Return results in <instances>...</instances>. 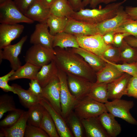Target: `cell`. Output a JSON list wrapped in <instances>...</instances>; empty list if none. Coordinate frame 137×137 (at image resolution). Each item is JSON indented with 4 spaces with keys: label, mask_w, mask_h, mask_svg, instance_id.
Segmentation results:
<instances>
[{
    "label": "cell",
    "mask_w": 137,
    "mask_h": 137,
    "mask_svg": "<svg viewBox=\"0 0 137 137\" xmlns=\"http://www.w3.org/2000/svg\"><path fill=\"white\" fill-rule=\"evenodd\" d=\"M54 60L58 70L87 79L92 83L96 81V73L79 55L70 49L54 48Z\"/></svg>",
    "instance_id": "obj_1"
},
{
    "label": "cell",
    "mask_w": 137,
    "mask_h": 137,
    "mask_svg": "<svg viewBox=\"0 0 137 137\" xmlns=\"http://www.w3.org/2000/svg\"><path fill=\"white\" fill-rule=\"evenodd\" d=\"M127 0L110 3L102 8L82 9L74 11L70 18L91 24H97L115 16L120 7Z\"/></svg>",
    "instance_id": "obj_2"
},
{
    "label": "cell",
    "mask_w": 137,
    "mask_h": 137,
    "mask_svg": "<svg viewBox=\"0 0 137 137\" xmlns=\"http://www.w3.org/2000/svg\"><path fill=\"white\" fill-rule=\"evenodd\" d=\"M34 21L26 16L19 9L12 0H5L0 3V23L15 24H31Z\"/></svg>",
    "instance_id": "obj_3"
},
{
    "label": "cell",
    "mask_w": 137,
    "mask_h": 137,
    "mask_svg": "<svg viewBox=\"0 0 137 137\" xmlns=\"http://www.w3.org/2000/svg\"><path fill=\"white\" fill-rule=\"evenodd\" d=\"M73 110L80 119L98 116L105 112L107 111L105 104L88 96L78 100Z\"/></svg>",
    "instance_id": "obj_4"
},
{
    "label": "cell",
    "mask_w": 137,
    "mask_h": 137,
    "mask_svg": "<svg viewBox=\"0 0 137 137\" xmlns=\"http://www.w3.org/2000/svg\"><path fill=\"white\" fill-rule=\"evenodd\" d=\"M108 112L115 117L120 118L130 124L137 125V121L132 116L130 110L134 105L133 101L116 99L105 104Z\"/></svg>",
    "instance_id": "obj_5"
},
{
    "label": "cell",
    "mask_w": 137,
    "mask_h": 137,
    "mask_svg": "<svg viewBox=\"0 0 137 137\" xmlns=\"http://www.w3.org/2000/svg\"><path fill=\"white\" fill-rule=\"evenodd\" d=\"M58 77L60 84V100L61 115L65 119L73 111L78 100L72 94L69 89L66 74L58 70Z\"/></svg>",
    "instance_id": "obj_6"
},
{
    "label": "cell",
    "mask_w": 137,
    "mask_h": 137,
    "mask_svg": "<svg viewBox=\"0 0 137 137\" xmlns=\"http://www.w3.org/2000/svg\"><path fill=\"white\" fill-rule=\"evenodd\" d=\"M55 53L40 45H33L26 52L25 61L42 67L54 60Z\"/></svg>",
    "instance_id": "obj_7"
},
{
    "label": "cell",
    "mask_w": 137,
    "mask_h": 137,
    "mask_svg": "<svg viewBox=\"0 0 137 137\" xmlns=\"http://www.w3.org/2000/svg\"><path fill=\"white\" fill-rule=\"evenodd\" d=\"M79 47L92 53L100 57L111 45L104 42L102 36L97 34L85 36H76Z\"/></svg>",
    "instance_id": "obj_8"
},
{
    "label": "cell",
    "mask_w": 137,
    "mask_h": 137,
    "mask_svg": "<svg viewBox=\"0 0 137 137\" xmlns=\"http://www.w3.org/2000/svg\"><path fill=\"white\" fill-rule=\"evenodd\" d=\"M27 38V36H24L17 43L7 45L2 49L3 50L0 49V62L3 59L8 60L10 62L12 69L15 71L21 66L19 56Z\"/></svg>",
    "instance_id": "obj_9"
},
{
    "label": "cell",
    "mask_w": 137,
    "mask_h": 137,
    "mask_svg": "<svg viewBox=\"0 0 137 137\" xmlns=\"http://www.w3.org/2000/svg\"><path fill=\"white\" fill-rule=\"evenodd\" d=\"M69 89L78 100L88 96L93 83L84 78L66 74Z\"/></svg>",
    "instance_id": "obj_10"
},
{
    "label": "cell",
    "mask_w": 137,
    "mask_h": 137,
    "mask_svg": "<svg viewBox=\"0 0 137 137\" xmlns=\"http://www.w3.org/2000/svg\"><path fill=\"white\" fill-rule=\"evenodd\" d=\"M48 28L46 22L37 24L30 36V42L33 45L39 44L55 52L53 47L54 36L50 33Z\"/></svg>",
    "instance_id": "obj_11"
},
{
    "label": "cell",
    "mask_w": 137,
    "mask_h": 137,
    "mask_svg": "<svg viewBox=\"0 0 137 137\" xmlns=\"http://www.w3.org/2000/svg\"><path fill=\"white\" fill-rule=\"evenodd\" d=\"M64 31L75 36L99 34L96 24H91L69 18Z\"/></svg>",
    "instance_id": "obj_12"
},
{
    "label": "cell",
    "mask_w": 137,
    "mask_h": 137,
    "mask_svg": "<svg viewBox=\"0 0 137 137\" xmlns=\"http://www.w3.org/2000/svg\"><path fill=\"white\" fill-rule=\"evenodd\" d=\"M60 90V83L58 77L43 88L42 98H44L47 100L55 110L62 116Z\"/></svg>",
    "instance_id": "obj_13"
},
{
    "label": "cell",
    "mask_w": 137,
    "mask_h": 137,
    "mask_svg": "<svg viewBox=\"0 0 137 137\" xmlns=\"http://www.w3.org/2000/svg\"><path fill=\"white\" fill-rule=\"evenodd\" d=\"M130 19L124 7L121 5L115 16L96 24L99 34L103 36L108 32L113 31Z\"/></svg>",
    "instance_id": "obj_14"
},
{
    "label": "cell",
    "mask_w": 137,
    "mask_h": 137,
    "mask_svg": "<svg viewBox=\"0 0 137 137\" xmlns=\"http://www.w3.org/2000/svg\"><path fill=\"white\" fill-rule=\"evenodd\" d=\"M40 103L51 116L55 125L59 137H73L65 119L55 110L48 101L44 98H42Z\"/></svg>",
    "instance_id": "obj_15"
},
{
    "label": "cell",
    "mask_w": 137,
    "mask_h": 137,
    "mask_svg": "<svg viewBox=\"0 0 137 137\" xmlns=\"http://www.w3.org/2000/svg\"><path fill=\"white\" fill-rule=\"evenodd\" d=\"M131 76L124 73L122 75L107 84L108 99H121L126 95L128 83Z\"/></svg>",
    "instance_id": "obj_16"
},
{
    "label": "cell",
    "mask_w": 137,
    "mask_h": 137,
    "mask_svg": "<svg viewBox=\"0 0 137 137\" xmlns=\"http://www.w3.org/2000/svg\"><path fill=\"white\" fill-rule=\"evenodd\" d=\"M24 29L22 25L1 24L0 25V49H2L10 44L11 42L18 38Z\"/></svg>",
    "instance_id": "obj_17"
},
{
    "label": "cell",
    "mask_w": 137,
    "mask_h": 137,
    "mask_svg": "<svg viewBox=\"0 0 137 137\" xmlns=\"http://www.w3.org/2000/svg\"><path fill=\"white\" fill-rule=\"evenodd\" d=\"M28 111H24L19 120L11 126L0 128V137H23L27 124Z\"/></svg>",
    "instance_id": "obj_18"
},
{
    "label": "cell",
    "mask_w": 137,
    "mask_h": 137,
    "mask_svg": "<svg viewBox=\"0 0 137 137\" xmlns=\"http://www.w3.org/2000/svg\"><path fill=\"white\" fill-rule=\"evenodd\" d=\"M88 137H109L101 125L98 116L80 119Z\"/></svg>",
    "instance_id": "obj_19"
},
{
    "label": "cell",
    "mask_w": 137,
    "mask_h": 137,
    "mask_svg": "<svg viewBox=\"0 0 137 137\" xmlns=\"http://www.w3.org/2000/svg\"><path fill=\"white\" fill-rule=\"evenodd\" d=\"M70 49L81 57L95 73L103 67L107 63L100 57L80 47Z\"/></svg>",
    "instance_id": "obj_20"
},
{
    "label": "cell",
    "mask_w": 137,
    "mask_h": 137,
    "mask_svg": "<svg viewBox=\"0 0 137 137\" xmlns=\"http://www.w3.org/2000/svg\"><path fill=\"white\" fill-rule=\"evenodd\" d=\"M58 69L54 60L41 67L37 74L36 79L43 88L58 77Z\"/></svg>",
    "instance_id": "obj_21"
},
{
    "label": "cell",
    "mask_w": 137,
    "mask_h": 137,
    "mask_svg": "<svg viewBox=\"0 0 137 137\" xmlns=\"http://www.w3.org/2000/svg\"><path fill=\"white\" fill-rule=\"evenodd\" d=\"M27 18L39 23L46 22L51 14L50 8L44 6L39 0L35 2L24 14Z\"/></svg>",
    "instance_id": "obj_22"
},
{
    "label": "cell",
    "mask_w": 137,
    "mask_h": 137,
    "mask_svg": "<svg viewBox=\"0 0 137 137\" xmlns=\"http://www.w3.org/2000/svg\"><path fill=\"white\" fill-rule=\"evenodd\" d=\"M115 117L106 111L98 116L99 119L109 137H116L121 133L120 125Z\"/></svg>",
    "instance_id": "obj_23"
},
{
    "label": "cell",
    "mask_w": 137,
    "mask_h": 137,
    "mask_svg": "<svg viewBox=\"0 0 137 137\" xmlns=\"http://www.w3.org/2000/svg\"><path fill=\"white\" fill-rule=\"evenodd\" d=\"M124 73L112 64L107 63L103 67L96 73V79L95 82L107 84L119 77Z\"/></svg>",
    "instance_id": "obj_24"
},
{
    "label": "cell",
    "mask_w": 137,
    "mask_h": 137,
    "mask_svg": "<svg viewBox=\"0 0 137 137\" xmlns=\"http://www.w3.org/2000/svg\"><path fill=\"white\" fill-rule=\"evenodd\" d=\"M54 48L56 47L62 49L79 47L76 36L63 31L54 36L53 43Z\"/></svg>",
    "instance_id": "obj_25"
},
{
    "label": "cell",
    "mask_w": 137,
    "mask_h": 137,
    "mask_svg": "<svg viewBox=\"0 0 137 137\" xmlns=\"http://www.w3.org/2000/svg\"><path fill=\"white\" fill-rule=\"evenodd\" d=\"M41 67L26 62L15 71L14 74L10 77V80L12 81L21 78H26L30 80L36 79L37 74Z\"/></svg>",
    "instance_id": "obj_26"
},
{
    "label": "cell",
    "mask_w": 137,
    "mask_h": 137,
    "mask_svg": "<svg viewBox=\"0 0 137 137\" xmlns=\"http://www.w3.org/2000/svg\"><path fill=\"white\" fill-rule=\"evenodd\" d=\"M12 86L18 95L21 104L25 108L29 109L33 106L40 103L41 98L37 97L25 90L16 84H13Z\"/></svg>",
    "instance_id": "obj_27"
},
{
    "label": "cell",
    "mask_w": 137,
    "mask_h": 137,
    "mask_svg": "<svg viewBox=\"0 0 137 137\" xmlns=\"http://www.w3.org/2000/svg\"><path fill=\"white\" fill-rule=\"evenodd\" d=\"M51 14L61 17H71L74 11L68 0H57L50 8Z\"/></svg>",
    "instance_id": "obj_28"
},
{
    "label": "cell",
    "mask_w": 137,
    "mask_h": 137,
    "mask_svg": "<svg viewBox=\"0 0 137 137\" xmlns=\"http://www.w3.org/2000/svg\"><path fill=\"white\" fill-rule=\"evenodd\" d=\"M107 83H93L87 96L99 102L105 103L108 99Z\"/></svg>",
    "instance_id": "obj_29"
},
{
    "label": "cell",
    "mask_w": 137,
    "mask_h": 137,
    "mask_svg": "<svg viewBox=\"0 0 137 137\" xmlns=\"http://www.w3.org/2000/svg\"><path fill=\"white\" fill-rule=\"evenodd\" d=\"M68 20V18L59 17L51 14L46 21L50 33L54 36L64 31Z\"/></svg>",
    "instance_id": "obj_30"
},
{
    "label": "cell",
    "mask_w": 137,
    "mask_h": 137,
    "mask_svg": "<svg viewBox=\"0 0 137 137\" xmlns=\"http://www.w3.org/2000/svg\"><path fill=\"white\" fill-rule=\"evenodd\" d=\"M119 49L120 62L122 63H136L137 58V48L133 47L124 40Z\"/></svg>",
    "instance_id": "obj_31"
},
{
    "label": "cell",
    "mask_w": 137,
    "mask_h": 137,
    "mask_svg": "<svg viewBox=\"0 0 137 137\" xmlns=\"http://www.w3.org/2000/svg\"><path fill=\"white\" fill-rule=\"evenodd\" d=\"M28 109L27 123L39 127L45 108L39 103L33 106Z\"/></svg>",
    "instance_id": "obj_32"
},
{
    "label": "cell",
    "mask_w": 137,
    "mask_h": 137,
    "mask_svg": "<svg viewBox=\"0 0 137 137\" xmlns=\"http://www.w3.org/2000/svg\"><path fill=\"white\" fill-rule=\"evenodd\" d=\"M39 127L46 132L49 137H59L55 123L45 109Z\"/></svg>",
    "instance_id": "obj_33"
},
{
    "label": "cell",
    "mask_w": 137,
    "mask_h": 137,
    "mask_svg": "<svg viewBox=\"0 0 137 137\" xmlns=\"http://www.w3.org/2000/svg\"><path fill=\"white\" fill-rule=\"evenodd\" d=\"M75 137H82L83 136V127L80 119L72 111L65 119Z\"/></svg>",
    "instance_id": "obj_34"
},
{
    "label": "cell",
    "mask_w": 137,
    "mask_h": 137,
    "mask_svg": "<svg viewBox=\"0 0 137 137\" xmlns=\"http://www.w3.org/2000/svg\"><path fill=\"white\" fill-rule=\"evenodd\" d=\"M13 98L12 96L7 94L0 96V119L4 114L16 109Z\"/></svg>",
    "instance_id": "obj_35"
},
{
    "label": "cell",
    "mask_w": 137,
    "mask_h": 137,
    "mask_svg": "<svg viewBox=\"0 0 137 137\" xmlns=\"http://www.w3.org/2000/svg\"><path fill=\"white\" fill-rule=\"evenodd\" d=\"M24 111L23 110L16 108L9 112L6 116L0 121V128H6L12 126L19 120Z\"/></svg>",
    "instance_id": "obj_36"
},
{
    "label": "cell",
    "mask_w": 137,
    "mask_h": 137,
    "mask_svg": "<svg viewBox=\"0 0 137 137\" xmlns=\"http://www.w3.org/2000/svg\"><path fill=\"white\" fill-rule=\"evenodd\" d=\"M114 32L126 33L137 38V19H130L113 31Z\"/></svg>",
    "instance_id": "obj_37"
},
{
    "label": "cell",
    "mask_w": 137,
    "mask_h": 137,
    "mask_svg": "<svg viewBox=\"0 0 137 137\" xmlns=\"http://www.w3.org/2000/svg\"><path fill=\"white\" fill-rule=\"evenodd\" d=\"M101 57L103 59L114 63L120 62L119 48L111 45Z\"/></svg>",
    "instance_id": "obj_38"
},
{
    "label": "cell",
    "mask_w": 137,
    "mask_h": 137,
    "mask_svg": "<svg viewBox=\"0 0 137 137\" xmlns=\"http://www.w3.org/2000/svg\"><path fill=\"white\" fill-rule=\"evenodd\" d=\"M107 63L113 65L122 72L127 73L132 76H137V63H123L118 64L109 62L103 59Z\"/></svg>",
    "instance_id": "obj_39"
},
{
    "label": "cell",
    "mask_w": 137,
    "mask_h": 137,
    "mask_svg": "<svg viewBox=\"0 0 137 137\" xmlns=\"http://www.w3.org/2000/svg\"><path fill=\"white\" fill-rule=\"evenodd\" d=\"M25 137H48V135L39 127L27 123L25 130Z\"/></svg>",
    "instance_id": "obj_40"
},
{
    "label": "cell",
    "mask_w": 137,
    "mask_h": 137,
    "mask_svg": "<svg viewBox=\"0 0 137 137\" xmlns=\"http://www.w3.org/2000/svg\"><path fill=\"white\" fill-rule=\"evenodd\" d=\"M126 95L137 99V76H132L130 78L128 84Z\"/></svg>",
    "instance_id": "obj_41"
},
{
    "label": "cell",
    "mask_w": 137,
    "mask_h": 137,
    "mask_svg": "<svg viewBox=\"0 0 137 137\" xmlns=\"http://www.w3.org/2000/svg\"><path fill=\"white\" fill-rule=\"evenodd\" d=\"M30 80L29 83V87L28 90L35 96L42 98L43 88L36 79Z\"/></svg>",
    "instance_id": "obj_42"
},
{
    "label": "cell",
    "mask_w": 137,
    "mask_h": 137,
    "mask_svg": "<svg viewBox=\"0 0 137 137\" xmlns=\"http://www.w3.org/2000/svg\"><path fill=\"white\" fill-rule=\"evenodd\" d=\"M38 0H14L15 4L23 14L36 1Z\"/></svg>",
    "instance_id": "obj_43"
},
{
    "label": "cell",
    "mask_w": 137,
    "mask_h": 137,
    "mask_svg": "<svg viewBox=\"0 0 137 137\" xmlns=\"http://www.w3.org/2000/svg\"><path fill=\"white\" fill-rule=\"evenodd\" d=\"M131 35L126 33H117L114 35L113 45L117 47H119L121 45L124 39L126 37Z\"/></svg>",
    "instance_id": "obj_44"
},
{
    "label": "cell",
    "mask_w": 137,
    "mask_h": 137,
    "mask_svg": "<svg viewBox=\"0 0 137 137\" xmlns=\"http://www.w3.org/2000/svg\"><path fill=\"white\" fill-rule=\"evenodd\" d=\"M125 10L131 19H137V7L127 6Z\"/></svg>",
    "instance_id": "obj_45"
},
{
    "label": "cell",
    "mask_w": 137,
    "mask_h": 137,
    "mask_svg": "<svg viewBox=\"0 0 137 137\" xmlns=\"http://www.w3.org/2000/svg\"><path fill=\"white\" fill-rule=\"evenodd\" d=\"M75 11L84 8L81 0H68Z\"/></svg>",
    "instance_id": "obj_46"
},
{
    "label": "cell",
    "mask_w": 137,
    "mask_h": 137,
    "mask_svg": "<svg viewBox=\"0 0 137 137\" xmlns=\"http://www.w3.org/2000/svg\"><path fill=\"white\" fill-rule=\"evenodd\" d=\"M115 33L114 31H111L102 36L104 41L106 44L107 45L113 44Z\"/></svg>",
    "instance_id": "obj_47"
},
{
    "label": "cell",
    "mask_w": 137,
    "mask_h": 137,
    "mask_svg": "<svg viewBox=\"0 0 137 137\" xmlns=\"http://www.w3.org/2000/svg\"><path fill=\"white\" fill-rule=\"evenodd\" d=\"M8 82L5 81H0V88L5 92H11L16 94L13 88L11 85H9Z\"/></svg>",
    "instance_id": "obj_48"
},
{
    "label": "cell",
    "mask_w": 137,
    "mask_h": 137,
    "mask_svg": "<svg viewBox=\"0 0 137 137\" xmlns=\"http://www.w3.org/2000/svg\"><path fill=\"white\" fill-rule=\"evenodd\" d=\"M124 40L131 46L137 48V38L132 36L126 37Z\"/></svg>",
    "instance_id": "obj_49"
},
{
    "label": "cell",
    "mask_w": 137,
    "mask_h": 137,
    "mask_svg": "<svg viewBox=\"0 0 137 137\" xmlns=\"http://www.w3.org/2000/svg\"><path fill=\"white\" fill-rule=\"evenodd\" d=\"M15 71L12 70L8 73L0 77V81H5L8 82L10 81V77L14 74Z\"/></svg>",
    "instance_id": "obj_50"
},
{
    "label": "cell",
    "mask_w": 137,
    "mask_h": 137,
    "mask_svg": "<svg viewBox=\"0 0 137 137\" xmlns=\"http://www.w3.org/2000/svg\"><path fill=\"white\" fill-rule=\"evenodd\" d=\"M57 0H39L45 7L49 8Z\"/></svg>",
    "instance_id": "obj_51"
},
{
    "label": "cell",
    "mask_w": 137,
    "mask_h": 137,
    "mask_svg": "<svg viewBox=\"0 0 137 137\" xmlns=\"http://www.w3.org/2000/svg\"><path fill=\"white\" fill-rule=\"evenodd\" d=\"M102 0H91L90 4V7L92 8H95L97 6L101 3Z\"/></svg>",
    "instance_id": "obj_52"
},
{
    "label": "cell",
    "mask_w": 137,
    "mask_h": 137,
    "mask_svg": "<svg viewBox=\"0 0 137 137\" xmlns=\"http://www.w3.org/2000/svg\"><path fill=\"white\" fill-rule=\"evenodd\" d=\"M117 0H102L101 3H103L106 4L110 3H111L114 2Z\"/></svg>",
    "instance_id": "obj_53"
},
{
    "label": "cell",
    "mask_w": 137,
    "mask_h": 137,
    "mask_svg": "<svg viewBox=\"0 0 137 137\" xmlns=\"http://www.w3.org/2000/svg\"><path fill=\"white\" fill-rule=\"evenodd\" d=\"M91 0H83L82 2L84 7L90 4Z\"/></svg>",
    "instance_id": "obj_54"
},
{
    "label": "cell",
    "mask_w": 137,
    "mask_h": 137,
    "mask_svg": "<svg viewBox=\"0 0 137 137\" xmlns=\"http://www.w3.org/2000/svg\"><path fill=\"white\" fill-rule=\"evenodd\" d=\"M5 0H0V3H1L4 1H5Z\"/></svg>",
    "instance_id": "obj_55"
},
{
    "label": "cell",
    "mask_w": 137,
    "mask_h": 137,
    "mask_svg": "<svg viewBox=\"0 0 137 137\" xmlns=\"http://www.w3.org/2000/svg\"><path fill=\"white\" fill-rule=\"evenodd\" d=\"M136 62L137 63V60H136Z\"/></svg>",
    "instance_id": "obj_56"
}]
</instances>
